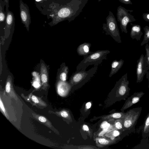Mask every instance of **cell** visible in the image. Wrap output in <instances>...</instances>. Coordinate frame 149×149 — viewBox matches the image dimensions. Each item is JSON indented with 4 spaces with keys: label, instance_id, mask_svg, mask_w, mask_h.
<instances>
[{
    "label": "cell",
    "instance_id": "33",
    "mask_svg": "<svg viewBox=\"0 0 149 149\" xmlns=\"http://www.w3.org/2000/svg\"><path fill=\"white\" fill-rule=\"evenodd\" d=\"M109 128H107L103 129V130L99 134V136H102L105 133L108 131Z\"/></svg>",
    "mask_w": 149,
    "mask_h": 149
},
{
    "label": "cell",
    "instance_id": "22",
    "mask_svg": "<svg viewBox=\"0 0 149 149\" xmlns=\"http://www.w3.org/2000/svg\"><path fill=\"white\" fill-rule=\"evenodd\" d=\"M69 72L68 67L64 64L62 67L58 75L59 80L66 81Z\"/></svg>",
    "mask_w": 149,
    "mask_h": 149
},
{
    "label": "cell",
    "instance_id": "25",
    "mask_svg": "<svg viewBox=\"0 0 149 149\" xmlns=\"http://www.w3.org/2000/svg\"><path fill=\"white\" fill-rule=\"evenodd\" d=\"M144 34L143 41L141 44V46L146 44H147L149 41V26H146L143 28Z\"/></svg>",
    "mask_w": 149,
    "mask_h": 149
},
{
    "label": "cell",
    "instance_id": "17",
    "mask_svg": "<svg viewBox=\"0 0 149 149\" xmlns=\"http://www.w3.org/2000/svg\"><path fill=\"white\" fill-rule=\"evenodd\" d=\"M143 34L140 25L132 24L130 35L131 38L132 39H135L137 41L140 40Z\"/></svg>",
    "mask_w": 149,
    "mask_h": 149
},
{
    "label": "cell",
    "instance_id": "37",
    "mask_svg": "<svg viewBox=\"0 0 149 149\" xmlns=\"http://www.w3.org/2000/svg\"><path fill=\"white\" fill-rule=\"evenodd\" d=\"M83 128L86 131H88L89 130V129L86 125H84L83 126Z\"/></svg>",
    "mask_w": 149,
    "mask_h": 149
},
{
    "label": "cell",
    "instance_id": "26",
    "mask_svg": "<svg viewBox=\"0 0 149 149\" xmlns=\"http://www.w3.org/2000/svg\"><path fill=\"white\" fill-rule=\"evenodd\" d=\"M123 118L118 119L116 120L115 123L116 127L118 130H123Z\"/></svg>",
    "mask_w": 149,
    "mask_h": 149
},
{
    "label": "cell",
    "instance_id": "29",
    "mask_svg": "<svg viewBox=\"0 0 149 149\" xmlns=\"http://www.w3.org/2000/svg\"><path fill=\"white\" fill-rule=\"evenodd\" d=\"M145 49L146 51L145 56L146 57L147 62L149 65V45L148 43L146 44L145 46Z\"/></svg>",
    "mask_w": 149,
    "mask_h": 149
},
{
    "label": "cell",
    "instance_id": "15",
    "mask_svg": "<svg viewBox=\"0 0 149 149\" xmlns=\"http://www.w3.org/2000/svg\"><path fill=\"white\" fill-rule=\"evenodd\" d=\"M89 71H77L73 73L70 78V82L72 84H77L80 82L87 77Z\"/></svg>",
    "mask_w": 149,
    "mask_h": 149
},
{
    "label": "cell",
    "instance_id": "18",
    "mask_svg": "<svg viewBox=\"0 0 149 149\" xmlns=\"http://www.w3.org/2000/svg\"><path fill=\"white\" fill-rule=\"evenodd\" d=\"M70 86V85L66 81L59 80L57 86L58 94L60 96H64L67 93Z\"/></svg>",
    "mask_w": 149,
    "mask_h": 149
},
{
    "label": "cell",
    "instance_id": "13",
    "mask_svg": "<svg viewBox=\"0 0 149 149\" xmlns=\"http://www.w3.org/2000/svg\"><path fill=\"white\" fill-rule=\"evenodd\" d=\"M5 91L10 98H13L15 100H18V97L13 87L12 78L10 75L8 76L6 79Z\"/></svg>",
    "mask_w": 149,
    "mask_h": 149
},
{
    "label": "cell",
    "instance_id": "5",
    "mask_svg": "<svg viewBox=\"0 0 149 149\" xmlns=\"http://www.w3.org/2000/svg\"><path fill=\"white\" fill-rule=\"evenodd\" d=\"M110 52L108 50H99L94 52H92L91 54L86 57H84V59L79 63L78 66L79 67L82 66H86L91 64L94 63L95 62H102L104 59H106L107 54Z\"/></svg>",
    "mask_w": 149,
    "mask_h": 149
},
{
    "label": "cell",
    "instance_id": "20",
    "mask_svg": "<svg viewBox=\"0 0 149 149\" xmlns=\"http://www.w3.org/2000/svg\"><path fill=\"white\" fill-rule=\"evenodd\" d=\"M141 129L142 138L149 137V112L147 115L143 124L140 127Z\"/></svg>",
    "mask_w": 149,
    "mask_h": 149
},
{
    "label": "cell",
    "instance_id": "36",
    "mask_svg": "<svg viewBox=\"0 0 149 149\" xmlns=\"http://www.w3.org/2000/svg\"><path fill=\"white\" fill-rule=\"evenodd\" d=\"M146 78L148 79V88L149 89V70H148L146 73Z\"/></svg>",
    "mask_w": 149,
    "mask_h": 149
},
{
    "label": "cell",
    "instance_id": "2",
    "mask_svg": "<svg viewBox=\"0 0 149 149\" xmlns=\"http://www.w3.org/2000/svg\"><path fill=\"white\" fill-rule=\"evenodd\" d=\"M106 23L103 24L102 28L107 35H110L114 40L121 43V40L116 19L111 11L106 18Z\"/></svg>",
    "mask_w": 149,
    "mask_h": 149
},
{
    "label": "cell",
    "instance_id": "14",
    "mask_svg": "<svg viewBox=\"0 0 149 149\" xmlns=\"http://www.w3.org/2000/svg\"><path fill=\"white\" fill-rule=\"evenodd\" d=\"M54 0H35L37 8L43 15H47L50 5Z\"/></svg>",
    "mask_w": 149,
    "mask_h": 149
},
{
    "label": "cell",
    "instance_id": "12",
    "mask_svg": "<svg viewBox=\"0 0 149 149\" xmlns=\"http://www.w3.org/2000/svg\"><path fill=\"white\" fill-rule=\"evenodd\" d=\"M40 72L42 89L46 91L49 86L48 75L47 68L43 63H42L40 65Z\"/></svg>",
    "mask_w": 149,
    "mask_h": 149
},
{
    "label": "cell",
    "instance_id": "11",
    "mask_svg": "<svg viewBox=\"0 0 149 149\" xmlns=\"http://www.w3.org/2000/svg\"><path fill=\"white\" fill-rule=\"evenodd\" d=\"M15 17L13 12L9 10L7 14L6 25L4 28L6 37H8L15 25Z\"/></svg>",
    "mask_w": 149,
    "mask_h": 149
},
{
    "label": "cell",
    "instance_id": "32",
    "mask_svg": "<svg viewBox=\"0 0 149 149\" xmlns=\"http://www.w3.org/2000/svg\"><path fill=\"white\" fill-rule=\"evenodd\" d=\"M120 2L125 4H132L131 0H118Z\"/></svg>",
    "mask_w": 149,
    "mask_h": 149
},
{
    "label": "cell",
    "instance_id": "9",
    "mask_svg": "<svg viewBox=\"0 0 149 149\" xmlns=\"http://www.w3.org/2000/svg\"><path fill=\"white\" fill-rule=\"evenodd\" d=\"M22 97L27 102L37 107L43 109L47 106V103L42 99L33 94L32 93L25 96L23 94L21 95Z\"/></svg>",
    "mask_w": 149,
    "mask_h": 149
},
{
    "label": "cell",
    "instance_id": "34",
    "mask_svg": "<svg viewBox=\"0 0 149 149\" xmlns=\"http://www.w3.org/2000/svg\"><path fill=\"white\" fill-rule=\"evenodd\" d=\"M113 135L114 137H116L119 136L120 134V132L117 130H115L113 132Z\"/></svg>",
    "mask_w": 149,
    "mask_h": 149
},
{
    "label": "cell",
    "instance_id": "16",
    "mask_svg": "<svg viewBox=\"0 0 149 149\" xmlns=\"http://www.w3.org/2000/svg\"><path fill=\"white\" fill-rule=\"evenodd\" d=\"M91 44L84 42L80 44L77 48V51L78 55L86 57L92 52L90 51Z\"/></svg>",
    "mask_w": 149,
    "mask_h": 149
},
{
    "label": "cell",
    "instance_id": "28",
    "mask_svg": "<svg viewBox=\"0 0 149 149\" xmlns=\"http://www.w3.org/2000/svg\"><path fill=\"white\" fill-rule=\"evenodd\" d=\"M98 143L100 144L106 145L109 143L110 141L109 140L104 138H100L97 140Z\"/></svg>",
    "mask_w": 149,
    "mask_h": 149
},
{
    "label": "cell",
    "instance_id": "10",
    "mask_svg": "<svg viewBox=\"0 0 149 149\" xmlns=\"http://www.w3.org/2000/svg\"><path fill=\"white\" fill-rule=\"evenodd\" d=\"M144 94L142 91L134 93L126 100L121 109L122 111H124L125 110L130 107L134 104L139 102Z\"/></svg>",
    "mask_w": 149,
    "mask_h": 149
},
{
    "label": "cell",
    "instance_id": "3",
    "mask_svg": "<svg viewBox=\"0 0 149 149\" xmlns=\"http://www.w3.org/2000/svg\"><path fill=\"white\" fill-rule=\"evenodd\" d=\"M142 110L141 107L131 109L125 113L123 119V131L134 127Z\"/></svg>",
    "mask_w": 149,
    "mask_h": 149
},
{
    "label": "cell",
    "instance_id": "21",
    "mask_svg": "<svg viewBox=\"0 0 149 149\" xmlns=\"http://www.w3.org/2000/svg\"><path fill=\"white\" fill-rule=\"evenodd\" d=\"M33 117L38 121L44 125L54 131L52 123L45 116L36 113H32Z\"/></svg>",
    "mask_w": 149,
    "mask_h": 149
},
{
    "label": "cell",
    "instance_id": "24",
    "mask_svg": "<svg viewBox=\"0 0 149 149\" xmlns=\"http://www.w3.org/2000/svg\"><path fill=\"white\" fill-rule=\"evenodd\" d=\"M125 113L123 112H117L112 114L108 115L102 118L103 119H108L111 118L120 119L123 118L124 117Z\"/></svg>",
    "mask_w": 149,
    "mask_h": 149
},
{
    "label": "cell",
    "instance_id": "31",
    "mask_svg": "<svg viewBox=\"0 0 149 149\" xmlns=\"http://www.w3.org/2000/svg\"><path fill=\"white\" fill-rule=\"evenodd\" d=\"M142 16L143 19L145 21L149 22V13H143Z\"/></svg>",
    "mask_w": 149,
    "mask_h": 149
},
{
    "label": "cell",
    "instance_id": "1",
    "mask_svg": "<svg viewBox=\"0 0 149 149\" xmlns=\"http://www.w3.org/2000/svg\"><path fill=\"white\" fill-rule=\"evenodd\" d=\"M88 0H54L50 5L47 16L52 21L49 24L54 26L67 20H74L82 11Z\"/></svg>",
    "mask_w": 149,
    "mask_h": 149
},
{
    "label": "cell",
    "instance_id": "8",
    "mask_svg": "<svg viewBox=\"0 0 149 149\" xmlns=\"http://www.w3.org/2000/svg\"><path fill=\"white\" fill-rule=\"evenodd\" d=\"M19 13L22 22L28 31L31 23V18L29 7L22 0L19 1Z\"/></svg>",
    "mask_w": 149,
    "mask_h": 149
},
{
    "label": "cell",
    "instance_id": "35",
    "mask_svg": "<svg viewBox=\"0 0 149 149\" xmlns=\"http://www.w3.org/2000/svg\"><path fill=\"white\" fill-rule=\"evenodd\" d=\"M91 106V104L90 102L87 103L86 104V107L87 109H89Z\"/></svg>",
    "mask_w": 149,
    "mask_h": 149
},
{
    "label": "cell",
    "instance_id": "30",
    "mask_svg": "<svg viewBox=\"0 0 149 149\" xmlns=\"http://www.w3.org/2000/svg\"><path fill=\"white\" fill-rule=\"evenodd\" d=\"M110 126V124L106 121L103 122L101 125V127L102 129L107 128H109Z\"/></svg>",
    "mask_w": 149,
    "mask_h": 149
},
{
    "label": "cell",
    "instance_id": "27",
    "mask_svg": "<svg viewBox=\"0 0 149 149\" xmlns=\"http://www.w3.org/2000/svg\"><path fill=\"white\" fill-rule=\"evenodd\" d=\"M51 111L53 112H52V113L56 114L58 115H60L61 116L64 118H66L68 117V112L65 111L63 110L60 111H56L55 112L52 111Z\"/></svg>",
    "mask_w": 149,
    "mask_h": 149
},
{
    "label": "cell",
    "instance_id": "7",
    "mask_svg": "<svg viewBox=\"0 0 149 149\" xmlns=\"http://www.w3.org/2000/svg\"><path fill=\"white\" fill-rule=\"evenodd\" d=\"M116 94L119 98L125 100L129 96L130 88L129 87V81L126 73L117 82Z\"/></svg>",
    "mask_w": 149,
    "mask_h": 149
},
{
    "label": "cell",
    "instance_id": "23",
    "mask_svg": "<svg viewBox=\"0 0 149 149\" xmlns=\"http://www.w3.org/2000/svg\"><path fill=\"white\" fill-rule=\"evenodd\" d=\"M133 149H149L148 138H142L140 143L135 146Z\"/></svg>",
    "mask_w": 149,
    "mask_h": 149
},
{
    "label": "cell",
    "instance_id": "39",
    "mask_svg": "<svg viewBox=\"0 0 149 149\" xmlns=\"http://www.w3.org/2000/svg\"><path fill=\"white\" fill-rule=\"evenodd\" d=\"M101 0H98V2L100 1Z\"/></svg>",
    "mask_w": 149,
    "mask_h": 149
},
{
    "label": "cell",
    "instance_id": "38",
    "mask_svg": "<svg viewBox=\"0 0 149 149\" xmlns=\"http://www.w3.org/2000/svg\"><path fill=\"white\" fill-rule=\"evenodd\" d=\"M3 0L6 2H7V1H9V0Z\"/></svg>",
    "mask_w": 149,
    "mask_h": 149
},
{
    "label": "cell",
    "instance_id": "4",
    "mask_svg": "<svg viewBox=\"0 0 149 149\" xmlns=\"http://www.w3.org/2000/svg\"><path fill=\"white\" fill-rule=\"evenodd\" d=\"M133 10L126 9L121 6H119L117 9V17L118 21L120 23V27L122 32L127 33V27L128 24L136 19L129 12H133Z\"/></svg>",
    "mask_w": 149,
    "mask_h": 149
},
{
    "label": "cell",
    "instance_id": "6",
    "mask_svg": "<svg viewBox=\"0 0 149 149\" xmlns=\"http://www.w3.org/2000/svg\"><path fill=\"white\" fill-rule=\"evenodd\" d=\"M136 69V83H139L142 81L144 77L149 70V65L146 56L143 54L141 55L137 61Z\"/></svg>",
    "mask_w": 149,
    "mask_h": 149
},
{
    "label": "cell",
    "instance_id": "19",
    "mask_svg": "<svg viewBox=\"0 0 149 149\" xmlns=\"http://www.w3.org/2000/svg\"><path fill=\"white\" fill-rule=\"evenodd\" d=\"M124 62V61L122 59H120L119 61L115 60L113 61L111 64V70L109 77H111L116 73L122 67Z\"/></svg>",
    "mask_w": 149,
    "mask_h": 149
}]
</instances>
